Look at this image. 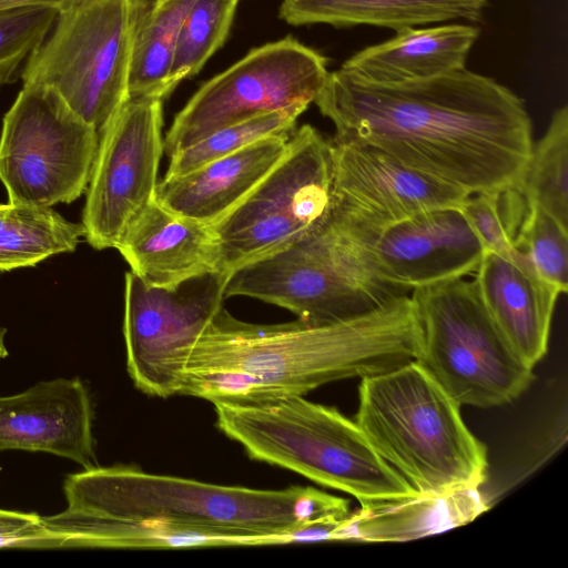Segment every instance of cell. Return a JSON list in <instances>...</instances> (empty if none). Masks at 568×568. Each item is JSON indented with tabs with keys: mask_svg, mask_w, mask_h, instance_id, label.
Returning <instances> with one entry per match:
<instances>
[{
	"mask_svg": "<svg viewBox=\"0 0 568 568\" xmlns=\"http://www.w3.org/2000/svg\"><path fill=\"white\" fill-rule=\"evenodd\" d=\"M314 102L334 140L373 145L469 194L516 186L534 145L524 101L467 69L392 84L339 69Z\"/></svg>",
	"mask_w": 568,
	"mask_h": 568,
	"instance_id": "6da1fadb",
	"label": "cell"
},
{
	"mask_svg": "<svg viewBox=\"0 0 568 568\" xmlns=\"http://www.w3.org/2000/svg\"><path fill=\"white\" fill-rule=\"evenodd\" d=\"M63 491L65 509L43 516L62 547L293 544L297 530L349 515L347 499L314 487L223 486L123 465L69 475Z\"/></svg>",
	"mask_w": 568,
	"mask_h": 568,
	"instance_id": "7a4b0ae2",
	"label": "cell"
},
{
	"mask_svg": "<svg viewBox=\"0 0 568 568\" xmlns=\"http://www.w3.org/2000/svg\"><path fill=\"white\" fill-rule=\"evenodd\" d=\"M420 328L410 295L326 325L240 321L224 307L186 349L176 395L252 404L341 379L383 373L415 361Z\"/></svg>",
	"mask_w": 568,
	"mask_h": 568,
	"instance_id": "3957f363",
	"label": "cell"
},
{
	"mask_svg": "<svg viewBox=\"0 0 568 568\" xmlns=\"http://www.w3.org/2000/svg\"><path fill=\"white\" fill-rule=\"evenodd\" d=\"M355 423L420 494L479 488L486 478V446L416 361L361 378Z\"/></svg>",
	"mask_w": 568,
	"mask_h": 568,
	"instance_id": "277c9868",
	"label": "cell"
},
{
	"mask_svg": "<svg viewBox=\"0 0 568 568\" xmlns=\"http://www.w3.org/2000/svg\"><path fill=\"white\" fill-rule=\"evenodd\" d=\"M216 425L252 459L276 465L361 504L418 491L338 409L290 396L252 404L213 403Z\"/></svg>",
	"mask_w": 568,
	"mask_h": 568,
	"instance_id": "5b68a950",
	"label": "cell"
},
{
	"mask_svg": "<svg viewBox=\"0 0 568 568\" xmlns=\"http://www.w3.org/2000/svg\"><path fill=\"white\" fill-rule=\"evenodd\" d=\"M407 292L383 281L355 235L334 215L288 247L231 273L224 295L286 308L308 325L368 313Z\"/></svg>",
	"mask_w": 568,
	"mask_h": 568,
	"instance_id": "8992f818",
	"label": "cell"
},
{
	"mask_svg": "<svg viewBox=\"0 0 568 568\" xmlns=\"http://www.w3.org/2000/svg\"><path fill=\"white\" fill-rule=\"evenodd\" d=\"M420 328L415 359L459 405L490 408L519 397L534 381L464 277L414 288Z\"/></svg>",
	"mask_w": 568,
	"mask_h": 568,
	"instance_id": "52a82bcc",
	"label": "cell"
},
{
	"mask_svg": "<svg viewBox=\"0 0 568 568\" xmlns=\"http://www.w3.org/2000/svg\"><path fill=\"white\" fill-rule=\"evenodd\" d=\"M141 0H83L58 13L29 55L23 84L54 89L98 132L129 100L132 44Z\"/></svg>",
	"mask_w": 568,
	"mask_h": 568,
	"instance_id": "ba28073f",
	"label": "cell"
},
{
	"mask_svg": "<svg viewBox=\"0 0 568 568\" xmlns=\"http://www.w3.org/2000/svg\"><path fill=\"white\" fill-rule=\"evenodd\" d=\"M335 209L333 142L310 124L291 135L283 159L212 227L222 271L273 255L323 226Z\"/></svg>",
	"mask_w": 568,
	"mask_h": 568,
	"instance_id": "9c48e42d",
	"label": "cell"
},
{
	"mask_svg": "<svg viewBox=\"0 0 568 568\" xmlns=\"http://www.w3.org/2000/svg\"><path fill=\"white\" fill-rule=\"evenodd\" d=\"M100 142L52 88L23 84L6 113L0 138V181L9 204L51 207L88 189Z\"/></svg>",
	"mask_w": 568,
	"mask_h": 568,
	"instance_id": "30bf717a",
	"label": "cell"
},
{
	"mask_svg": "<svg viewBox=\"0 0 568 568\" xmlns=\"http://www.w3.org/2000/svg\"><path fill=\"white\" fill-rule=\"evenodd\" d=\"M327 60L287 37L251 50L204 83L176 114L164 139L170 158L211 133L295 104L314 102L328 75Z\"/></svg>",
	"mask_w": 568,
	"mask_h": 568,
	"instance_id": "8fae6325",
	"label": "cell"
},
{
	"mask_svg": "<svg viewBox=\"0 0 568 568\" xmlns=\"http://www.w3.org/2000/svg\"><path fill=\"white\" fill-rule=\"evenodd\" d=\"M230 275L216 271L156 287L125 273L126 367L139 390L160 398L176 395L183 355L223 307Z\"/></svg>",
	"mask_w": 568,
	"mask_h": 568,
	"instance_id": "7c38bea8",
	"label": "cell"
},
{
	"mask_svg": "<svg viewBox=\"0 0 568 568\" xmlns=\"http://www.w3.org/2000/svg\"><path fill=\"white\" fill-rule=\"evenodd\" d=\"M162 125V100L129 99L101 132L82 215L92 247H116L155 200L164 153Z\"/></svg>",
	"mask_w": 568,
	"mask_h": 568,
	"instance_id": "4fadbf2b",
	"label": "cell"
},
{
	"mask_svg": "<svg viewBox=\"0 0 568 568\" xmlns=\"http://www.w3.org/2000/svg\"><path fill=\"white\" fill-rule=\"evenodd\" d=\"M332 142L334 214L356 232H373L430 210L459 207L469 194L403 164L373 145Z\"/></svg>",
	"mask_w": 568,
	"mask_h": 568,
	"instance_id": "5bb4252c",
	"label": "cell"
},
{
	"mask_svg": "<svg viewBox=\"0 0 568 568\" xmlns=\"http://www.w3.org/2000/svg\"><path fill=\"white\" fill-rule=\"evenodd\" d=\"M345 226L374 272L407 293L465 277L476 272L485 254L459 207L426 211L373 232Z\"/></svg>",
	"mask_w": 568,
	"mask_h": 568,
	"instance_id": "9a60e30c",
	"label": "cell"
},
{
	"mask_svg": "<svg viewBox=\"0 0 568 568\" xmlns=\"http://www.w3.org/2000/svg\"><path fill=\"white\" fill-rule=\"evenodd\" d=\"M90 394L79 378L40 382L0 396V450L42 452L95 466Z\"/></svg>",
	"mask_w": 568,
	"mask_h": 568,
	"instance_id": "2e32d148",
	"label": "cell"
},
{
	"mask_svg": "<svg viewBox=\"0 0 568 568\" xmlns=\"http://www.w3.org/2000/svg\"><path fill=\"white\" fill-rule=\"evenodd\" d=\"M115 248L131 272L150 286L172 287L222 271L213 227L179 215L156 200L135 217Z\"/></svg>",
	"mask_w": 568,
	"mask_h": 568,
	"instance_id": "e0dca14e",
	"label": "cell"
},
{
	"mask_svg": "<svg viewBox=\"0 0 568 568\" xmlns=\"http://www.w3.org/2000/svg\"><path fill=\"white\" fill-rule=\"evenodd\" d=\"M290 138L268 136L192 172L164 178L158 183L155 200L179 215L213 226L276 166Z\"/></svg>",
	"mask_w": 568,
	"mask_h": 568,
	"instance_id": "ac0fdd59",
	"label": "cell"
},
{
	"mask_svg": "<svg viewBox=\"0 0 568 568\" xmlns=\"http://www.w3.org/2000/svg\"><path fill=\"white\" fill-rule=\"evenodd\" d=\"M473 280L488 314L530 367L546 355L561 292L513 260L485 252Z\"/></svg>",
	"mask_w": 568,
	"mask_h": 568,
	"instance_id": "d6986e66",
	"label": "cell"
},
{
	"mask_svg": "<svg viewBox=\"0 0 568 568\" xmlns=\"http://www.w3.org/2000/svg\"><path fill=\"white\" fill-rule=\"evenodd\" d=\"M479 29L470 24L405 28L347 59L341 69L382 84L403 83L466 69Z\"/></svg>",
	"mask_w": 568,
	"mask_h": 568,
	"instance_id": "ffe728a7",
	"label": "cell"
},
{
	"mask_svg": "<svg viewBox=\"0 0 568 568\" xmlns=\"http://www.w3.org/2000/svg\"><path fill=\"white\" fill-rule=\"evenodd\" d=\"M487 508L479 488L364 503L341 523L336 541L414 540L466 525Z\"/></svg>",
	"mask_w": 568,
	"mask_h": 568,
	"instance_id": "44dd1931",
	"label": "cell"
},
{
	"mask_svg": "<svg viewBox=\"0 0 568 568\" xmlns=\"http://www.w3.org/2000/svg\"><path fill=\"white\" fill-rule=\"evenodd\" d=\"M487 0H282L280 17L294 26L405 28L464 19L477 22Z\"/></svg>",
	"mask_w": 568,
	"mask_h": 568,
	"instance_id": "7402d4cb",
	"label": "cell"
},
{
	"mask_svg": "<svg viewBox=\"0 0 568 568\" xmlns=\"http://www.w3.org/2000/svg\"><path fill=\"white\" fill-rule=\"evenodd\" d=\"M194 0H141L131 51L129 99L163 100L169 84L178 37Z\"/></svg>",
	"mask_w": 568,
	"mask_h": 568,
	"instance_id": "603a6c76",
	"label": "cell"
},
{
	"mask_svg": "<svg viewBox=\"0 0 568 568\" xmlns=\"http://www.w3.org/2000/svg\"><path fill=\"white\" fill-rule=\"evenodd\" d=\"M81 236L82 223L70 222L51 207L0 204V271L72 252Z\"/></svg>",
	"mask_w": 568,
	"mask_h": 568,
	"instance_id": "cb8c5ba5",
	"label": "cell"
},
{
	"mask_svg": "<svg viewBox=\"0 0 568 568\" xmlns=\"http://www.w3.org/2000/svg\"><path fill=\"white\" fill-rule=\"evenodd\" d=\"M528 205H536L568 227V108L557 109L536 143L515 186Z\"/></svg>",
	"mask_w": 568,
	"mask_h": 568,
	"instance_id": "d4e9b609",
	"label": "cell"
},
{
	"mask_svg": "<svg viewBox=\"0 0 568 568\" xmlns=\"http://www.w3.org/2000/svg\"><path fill=\"white\" fill-rule=\"evenodd\" d=\"M306 104L260 114L248 120L222 128L195 144L170 156L164 178L192 172L214 160L233 154L254 142L273 135L291 136L298 116Z\"/></svg>",
	"mask_w": 568,
	"mask_h": 568,
	"instance_id": "484cf974",
	"label": "cell"
},
{
	"mask_svg": "<svg viewBox=\"0 0 568 568\" xmlns=\"http://www.w3.org/2000/svg\"><path fill=\"white\" fill-rule=\"evenodd\" d=\"M239 0H194L178 37L169 84L171 90L196 74L223 44Z\"/></svg>",
	"mask_w": 568,
	"mask_h": 568,
	"instance_id": "4316f807",
	"label": "cell"
},
{
	"mask_svg": "<svg viewBox=\"0 0 568 568\" xmlns=\"http://www.w3.org/2000/svg\"><path fill=\"white\" fill-rule=\"evenodd\" d=\"M526 209L527 203L515 186L468 194L459 205L460 212L485 252L498 254L532 268L515 245V236Z\"/></svg>",
	"mask_w": 568,
	"mask_h": 568,
	"instance_id": "83f0119b",
	"label": "cell"
},
{
	"mask_svg": "<svg viewBox=\"0 0 568 568\" xmlns=\"http://www.w3.org/2000/svg\"><path fill=\"white\" fill-rule=\"evenodd\" d=\"M515 245L536 274L561 293L568 290V227L536 205H528Z\"/></svg>",
	"mask_w": 568,
	"mask_h": 568,
	"instance_id": "f1b7e54d",
	"label": "cell"
},
{
	"mask_svg": "<svg viewBox=\"0 0 568 568\" xmlns=\"http://www.w3.org/2000/svg\"><path fill=\"white\" fill-rule=\"evenodd\" d=\"M59 11L26 7L0 11V84L13 81L20 65L44 41Z\"/></svg>",
	"mask_w": 568,
	"mask_h": 568,
	"instance_id": "f546056e",
	"label": "cell"
},
{
	"mask_svg": "<svg viewBox=\"0 0 568 568\" xmlns=\"http://www.w3.org/2000/svg\"><path fill=\"white\" fill-rule=\"evenodd\" d=\"M4 547H62V540L47 528L42 516L0 509V548Z\"/></svg>",
	"mask_w": 568,
	"mask_h": 568,
	"instance_id": "4dcf8cb0",
	"label": "cell"
},
{
	"mask_svg": "<svg viewBox=\"0 0 568 568\" xmlns=\"http://www.w3.org/2000/svg\"><path fill=\"white\" fill-rule=\"evenodd\" d=\"M81 1L83 0H0V11L26 7H50L61 12Z\"/></svg>",
	"mask_w": 568,
	"mask_h": 568,
	"instance_id": "1f68e13d",
	"label": "cell"
},
{
	"mask_svg": "<svg viewBox=\"0 0 568 568\" xmlns=\"http://www.w3.org/2000/svg\"><path fill=\"white\" fill-rule=\"evenodd\" d=\"M4 331L0 327V359L8 356V351L3 342Z\"/></svg>",
	"mask_w": 568,
	"mask_h": 568,
	"instance_id": "d6a6232c",
	"label": "cell"
},
{
	"mask_svg": "<svg viewBox=\"0 0 568 568\" xmlns=\"http://www.w3.org/2000/svg\"><path fill=\"white\" fill-rule=\"evenodd\" d=\"M152 1H153V4L158 6V4L163 3L166 0H152Z\"/></svg>",
	"mask_w": 568,
	"mask_h": 568,
	"instance_id": "836d02e7",
	"label": "cell"
},
{
	"mask_svg": "<svg viewBox=\"0 0 568 568\" xmlns=\"http://www.w3.org/2000/svg\"><path fill=\"white\" fill-rule=\"evenodd\" d=\"M0 88H1V84H0Z\"/></svg>",
	"mask_w": 568,
	"mask_h": 568,
	"instance_id": "e575fe53",
	"label": "cell"
}]
</instances>
